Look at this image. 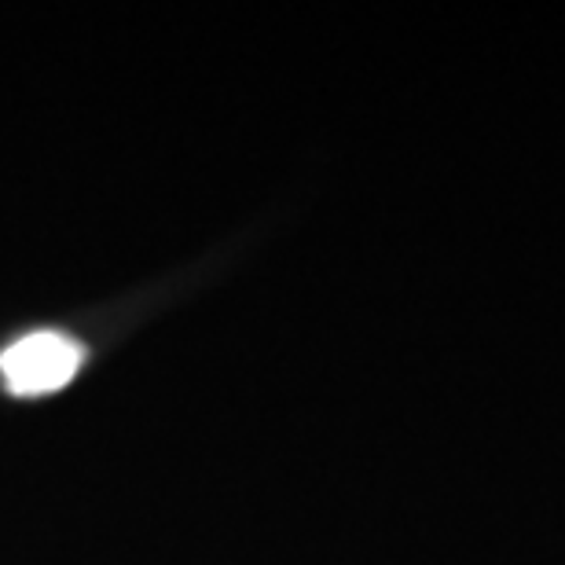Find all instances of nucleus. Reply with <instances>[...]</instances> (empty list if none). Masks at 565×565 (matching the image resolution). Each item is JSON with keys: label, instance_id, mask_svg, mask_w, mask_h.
<instances>
[{"label": "nucleus", "instance_id": "obj_1", "mask_svg": "<svg viewBox=\"0 0 565 565\" xmlns=\"http://www.w3.org/2000/svg\"><path fill=\"white\" fill-rule=\"evenodd\" d=\"M85 364V349L60 331H38L0 353V375L15 397H41L71 386Z\"/></svg>", "mask_w": 565, "mask_h": 565}]
</instances>
